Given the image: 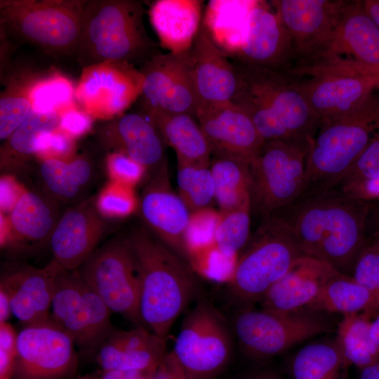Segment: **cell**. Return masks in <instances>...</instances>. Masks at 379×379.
<instances>
[{
  "label": "cell",
  "instance_id": "14",
  "mask_svg": "<svg viewBox=\"0 0 379 379\" xmlns=\"http://www.w3.org/2000/svg\"><path fill=\"white\" fill-rule=\"evenodd\" d=\"M75 344L51 319L18 333L14 379H67L78 366Z\"/></svg>",
  "mask_w": 379,
  "mask_h": 379
},
{
  "label": "cell",
  "instance_id": "9",
  "mask_svg": "<svg viewBox=\"0 0 379 379\" xmlns=\"http://www.w3.org/2000/svg\"><path fill=\"white\" fill-rule=\"evenodd\" d=\"M311 140H273L263 144L250 162L251 211L262 218L281 211L300 197Z\"/></svg>",
  "mask_w": 379,
  "mask_h": 379
},
{
  "label": "cell",
  "instance_id": "49",
  "mask_svg": "<svg viewBox=\"0 0 379 379\" xmlns=\"http://www.w3.org/2000/svg\"><path fill=\"white\" fill-rule=\"evenodd\" d=\"M337 189L364 202L379 201V176L350 182Z\"/></svg>",
  "mask_w": 379,
  "mask_h": 379
},
{
  "label": "cell",
  "instance_id": "32",
  "mask_svg": "<svg viewBox=\"0 0 379 379\" xmlns=\"http://www.w3.org/2000/svg\"><path fill=\"white\" fill-rule=\"evenodd\" d=\"M58 124L57 112L32 111L1 146V173L15 175L25 171L31 161L36 159L41 138L56 129Z\"/></svg>",
  "mask_w": 379,
  "mask_h": 379
},
{
  "label": "cell",
  "instance_id": "18",
  "mask_svg": "<svg viewBox=\"0 0 379 379\" xmlns=\"http://www.w3.org/2000/svg\"><path fill=\"white\" fill-rule=\"evenodd\" d=\"M302 60L347 62L379 70V27L364 1H345L327 42Z\"/></svg>",
  "mask_w": 379,
  "mask_h": 379
},
{
  "label": "cell",
  "instance_id": "27",
  "mask_svg": "<svg viewBox=\"0 0 379 379\" xmlns=\"http://www.w3.org/2000/svg\"><path fill=\"white\" fill-rule=\"evenodd\" d=\"M166 341L145 327L114 329L98 350L95 360L102 371L154 372L168 352Z\"/></svg>",
  "mask_w": 379,
  "mask_h": 379
},
{
  "label": "cell",
  "instance_id": "3",
  "mask_svg": "<svg viewBox=\"0 0 379 379\" xmlns=\"http://www.w3.org/2000/svg\"><path fill=\"white\" fill-rule=\"evenodd\" d=\"M235 66L239 86L232 102L247 112L265 142L314 137L319 121L288 74Z\"/></svg>",
  "mask_w": 379,
  "mask_h": 379
},
{
  "label": "cell",
  "instance_id": "29",
  "mask_svg": "<svg viewBox=\"0 0 379 379\" xmlns=\"http://www.w3.org/2000/svg\"><path fill=\"white\" fill-rule=\"evenodd\" d=\"M201 1L159 0L149 11L161 45L169 52L188 51L201 24Z\"/></svg>",
  "mask_w": 379,
  "mask_h": 379
},
{
  "label": "cell",
  "instance_id": "17",
  "mask_svg": "<svg viewBox=\"0 0 379 379\" xmlns=\"http://www.w3.org/2000/svg\"><path fill=\"white\" fill-rule=\"evenodd\" d=\"M138 211L146 229L184 259L188 252L192 213L172 189L167 160L152 173L142 191Z\"/></svg>",
  "mask_w": 379,
  "mask_h": 379
},
{
  "label": "cell",
  "instance_id": "61",
  "mask_svg": "<svg viewBox=\"0 0 379 379\" xmlns=\"http://www.w3.org/2000/svg\"><path fill=\"white\" fill-rule=\"evenodd\" d=\"M378 89L379 90V86H378Z\"/></svg>",
  "mask_w": 379,
  "mask_h": 379
},
{
  "label": "cell",
  "instance_id": "45",
  "mask_svg": "<svg viewBox=\"0 0 379 379\" xmlns=\"http://www.w3.org/2000/svg\"><path fill=\"white\" fill-rule=\"evenodd\" d=\"M105 168L109 180L132 187L144 178L147 171L144 166L120 152H107Z\"/></svg>",
  "mask_w": 379,
  "mask_h": 379
},
{
  "label": "cell",
  "instance_id": "15",
  "mask_svg": "<svg viewBox=\"0 0 379 379\" xmlns=\"http://www.w3.org/2000/svg\"><path fill=\"white\" fill-rule=\"evenodd\" d=\"M143 77L134 65L104 62L83 67L75 99L95 119L109 121L121 115L142 94Z\"/></svg>",
  "mask_w": 379,
  "mask_h": 379
},
{
  "label": "cell",
  "instance_id": "1",
  "mask_svg": "<svg viewBox=\"0 0 379 379\" xmlns=\"http://www.w3.org/2000/svg\"><path fill=\"white\" fill-rule=\"evenodd\" d=\"M370 203L329 188L300 197L276 213L292 230L302 253L351 277L368 237Z\"/></svg>",
  "mask_w": 379,
  "mask_h": 379
},
{
  "label": "cell",
  "instance_id": "13",
  "mask_svg": "<svg viewBox=\"0 0 379 379\" xmlns=\"http://www.w3.org/2000/svg\"><path fill=\"white\" fill-rule=\"evenodd\" d=\"M78 270L112 313L120 314L136 327L147 328L140 310L137 265L126 238L112 239L97 248Z\"/></svg>",
  "mask_w": 379,
  "mask_h": 379
},
{
  "label": "cell",
  "instance_id": "22",
  "mask_svg": "<svg viewBox=\"0 0 379 379\" xmlns=\"http://www.w3.org/2000/svg\"><path fill=\"white\" fill-rule=\"evenodd\" d=\"M345 1L274 0L272 4L287 31L299 61L317 53L331 36Z\"/></svg>",
  "mask_w": 379,
  "mask_h": 379
},
{
  "label": "cell",
  "instance_id": "40",
  "mask_svg": "<svg viewBox=\"0 0 379 379\" xmlns=\"http://www.w3.org/2000/svg\"><path fill=\"white\" fill-rule=\"evenodd\" d=\"M251 213L250 199L233 209L221 212L214 230L213 241L222 256L231 258L247 244L251 237Z\"/></svg>",
  "mask_w": 379,
  "mask_h": 379
},
{
  "label": "cell",
  "instance_id": "2",
  "mask_svg": "<svg viewBox=\"0 0 379 379\" xmlns=\"http://www.w3.org/2000/svg\"><path fill=\"white\" fill-rule=\"evenodd\" d=\"M140 284V310L147 328L167 340L175 321L199 292L194 271L146 228L126 237Z\"/></svg>",
  "mask_w": 379,
  "mask_h": 379
},
{
  "label": "cell",
  "instance_id": "52",
  "mask_svg": "<svg viewBox=\"0 0 379 379\" xmlns=\"http://www.w3.org/2000/svg\"><path fill=\"white\" fill-rule=\"evenodd\" d=\"M154 373L137 371H104L98 379H151Z\"/></svg>",
  "mask_w": 379,
  "mask_h": 379
},
{
  "label": "cell",
  "instance_id": "53",
  "mask_svg": "<svg viewBox=\"0 0 379 379\" xmlns=\"http://www.w3.org/2000/svg\"><path fill=\"white\" fill-rule=\"evenodd\" d=\"M367 236L371 237L379 244V207L370 203L366 222Z\"/></svg>",
  "mask_w": 379,
  "mask_h": 379
},
{
  "label": "cell",
  "instance_id": "8",
  "mask_svg": "<svg viewBox=\"0 0 379 379\" xmlns=\"http://www.w3.org/2000/svg\"><path fill=\"white\" fill-rule=\"evenodd\" d=\"M288 74L319 123L356 109L379 86V70L345 62L300 63Z\"/></svg>",
  "mask_w": 379,
  "mask_h": 379
},
{
  "label": "cell",
  "instance_id": "58",
  "mask_svg": "<svg viewBox=\"0 0 379 379\" xmlns=\"http://www.w3.org/2000/svg\"><path fill=\"white\" fill-rule=\"evenodd\" d=\"M244 379H281L276 374L269 371H260L245 378Z\"/></svg>",
  "mask_w": 379,
  "mask_h": 379
},
{
  "label": "cell",
  "instance_id": "20",
  "mask_svg": "<svg viewBox=\"0 0 379 379\" xmlns=\"http://www.w3.org/2000/svg\"><path fill=\"white\" fill-rule=\"evenodd\" d=\"M106 227L105 219L95 208V197L69 207L50 239L53 259L63 270L79 269L97 249Z\"/></svg>",
  "mask_w": 379,
  "mask_h": 379
},
{
  "label": "cell",
  "instance_id": "16",
  "mask_svg": "<svg viewBox=\"0 0 379 379\" xmlns=\"http://www.w3.org/2000/svg\"><path fill=\"white\" fill-rule=\"evenodd\" d=\"M190 48L181 53L158 52L142 64V105L195 117L197 100Z\"/></svg>",
  "mask_w": 379,
  "mask_h": 379
},
{
  "label": "cell",
  "instance_id": "43",
  "mask_svg": "<svg viewBox=\"0 0 379 379\" xmlns=\"http://www.w3.org/2000/svg\"><path fill=\"white\" fill-rule=\"evenodd\" d=\"M350 277L379 298V244L371 237H368Z\"/></svg>",
  "mask_w": 379,
  "mask_h": 379
},
{
  "label": "cell",
  "instance_id": "6",
  "mask_svg": "<svg viewBox=\"0 0 379 379\" xmlns=\"http://www.w3.org/2000/svg\"><path fill=\"white\" fill-rule=\"evenodd\" d=\"M302 255L292 230L280 215L262 217L234 265L230 299L238 310L251 308Z\"/></svg>",
  "mask_w": 379,
  "mask_h": 379
},
{
  "label": "cell",
  "instance_id": "25",
  "mask_svg": "<svg viewBox=\"0 0 379 379\" xmlns=\"http://www.w3.org/2000/svg\"><path fill=\"white\" fill-rule=\"evenodd\" d=\"M100 146L107 152L123 153L155 172L167 159L165 143L152 122L139 113L124 114L97 130Z\"/></svg>",
  "mask_w": 379,
  "mask_h": 379
},
{
  "label": "cell",
  "instance_id": "37",
  "mask_svg": "<svg viewBox=\"0 0 379 379\" xmlns=\"http://www.w3.org/2000/svg\"><path fill=\"white\" fill-rule=\"evenodd\" d=\"M347 364L335 339L307 345L295 355L292 363L294 379H337Z\"/></svg>",
  "mask_w": 379,
  "mask_h": 379
},
{
  "label": "cell",
  "instance_id": "56",
  "mask_svg": "<svg viewBox=\"0 0 379 379\" xmlns=\"http://www.w3.org/2000/svg\"><path fill=\"white\" fill-rule=\"evenodd\" d=\"M359 379H379V363L362 368Z\"/></svg>",
  "mask_w": 379,
  "mask_h": 379
},
{
  "label": "cell",
  "instance_id": "28",
  "mask_svg": "<svg viewBox=\"0 0 379 379\" xmlns=\"http://www.w3.org/2000/svg\"><path fill=\"white\" fill-rule=\"evenodd\" d=\"M59 205L42 192L27 190L7 215L11 231L7 249L32 251L49 244L62 214Z\"/></svg>",
  "mask_w": 379,
  "mask_h": 379
},
{
  "label": "cell",
  "instance_id": "10",
  "mask_svg": "<svg viewBox=\"0 0 379 379\" xmlns=\"http://www.w3.org/2000/svg\"><path fill=\"white\" fill-rule=\"evenodd\" d=\"M322 313L307 308L286 314L262 309L238 310L233 321L234 333L246 354L268 358L314 336L332 332L333 324Z\"/></svg>",
  "mask_w": 379,
  "mask_h": 379
},
{
  "label": "cell",
  "instance_id": "48",
  "mask_svg": "<svg viewBox=\"0 0 379 379\" xmlns=\"http://www.w3.org/2000/svg\"><path fill=\"white\" fill-rule=\"evenodd\" d=\"M0 188V213L8 215L27 190L12 174H2Z\"/></svg>",
  "mask_w": 379,
  "mask_h": 379
},
{
  "label": "cell",
  "instance_id": "23",
  "mask_svg": "<svg viewBox=\"0 0 379 379\" xmlns=\"http://www.w3.org/2000/svg\"><path fill=\"white\" fill-rule=\"evenodd\" d=\"M61 269L52 259L41 268L21 265L2 271L0 289L9 298L13 315L25 326L51 319L55 280Z\"/></svg>",
  "mask_w": 379,
  "mask_h": 379
},
{
  "label": "cell",
  "instance_id": "51",
  "mask_svg": "<svg viewBox=\"0 0 379 379\" xmlns=\"http://www.w3.org/2000/svg\"><path fill=\"white\" fill-rule=\"evenodd\" d=\"M17 346L0 345V379H14Z\"/></svg>",
  "mask_w": 379,
  "mask_h": 379
},
{
  "label": "cell",
  "instance_id": "7",
  "mask_svg": "<svg viewBox=\"0 0 379 379\" xmlns=\"http://www.w3.org/2000/svg\"><path fill=\"white\" fill-rule=\"evenodd\" d=\"M87 1L1 0L0 27L48 55L77 53Z\"/></svg>",
  "mask_w": 379,
  "mask_h": 379
},
{
  "label": "cell",
  "instance_id": "33",
  "mask_svg": "<svg viewBox=\"0 0 379 379\" xmlns=\"http://www.w3.org/2000/svg\"><path fill=\"white\" fill-rule=\"evenodd\" d=\"M305 308L323 313L347 314L379 312V298L354 281L339 273L321 289Z\"/></svg>",
  "mask_w": 379,
  "mask_h": 379
},
{
  "label": "cell",
  "instance_id": "35",
  "mask_svg": "<svg viewBox=\"0 0 379 379\" xmlns=\"http://www.w3.org/2000/svg\"><path fill=\"white\" fill-rule=\"evenodd\" d=\"M377 313L345 314L338 324L336 340L346 364L362 369L379 363V348L371 335V319Z\"/></svg>",
  "mask_w": 379,
  "mask_h": 379
},
{
  "label": "cell",
  "instance_id": "11",
  "mask_svg": "<svg viewBox=\"0 0 379 379\" xmlns=\"http://www.w3.org/2000/svg\"><path fill=\"white\" fill-rule=\"evenodd\" d=\"M111 314L79 270H60L55 280L51 319L86 355L95 354L115 329Z\"/></svg>",
  "mask_w": 379,
  "mask_h": 379
},
{
  "label": "cell",
  "instance_id": "50",
  "mask_svg": "<svg viewBox=\"0 0 379 379\" xmlns=\"http://www.w3.org/2000/svg\"><path fill=\"white\" fill-rule=\"evenodd\" d=\"M151 379H189L173 351L167 352Z\"/></svg>",
  "mask_w": 379,
  "mask_h": 379
},
{
  "label": "cell",
  "instance_id": "55",
  "mask_svg": "<svg viewBox=\"0 0 379 379\" xmlns=\"http://www.w3.org/2000/svg\"><path fill=\"white\" fill-rule=\"evenodd\" d=\"M364 6L379 27V0L364 1Z\"/></svg>",
  "mask_w": 379,
  "mask_h": 379
},
{
  "label": "cell",
  "instance_id": "44",
  "mask_svg": "<svg viewBox=\"0 0 379 379\" xmlns=\"http://www.w3.org/2000/svg\"><path fill=\"white\" fill-rule=\"evenodd\" d=\"M379 176V135L331 188L340 187L355 181Z\"/></svg>",
  "mask_w": 379,
  "mask_h": 379
},
{
  "label": "cell",
  "instance_id": "5",
  "mask_svg": "<svg viewBox=\"0 0 379 379\" xmlns=\"http://www.w3.org/2000/svg\"><path fill=\"white\" fill-rule=\"evenodd\" d=\"M378 135L379 95L375 92L352 111L320 121L309 145L300 197L331 188Z\"/></svg>",
  "mask_w": 379,
  "mask_h": 379
},
{
  "label": "cell",
  "instance_id": "31",
  "mask_svg": "<svg viewBox=\"0 0 379 379\" xmlns=\"http://www.w3.org/2000/svg\"><path fill=\"white\" fill-rule=\"evenodd\" d=\"M38 161L41 192L59 204L75 201L93 180L94 166L86 154H77L69 160Z\"/></svg>",
  "mask_w": 379,
  "mask_h": 379
},
{
  "label": "cell",
  "instance_id": "39",
  "mask_svg": "<svg viewBox=\"0 0 379 379\" xmlns=\"http://www.w3.org/2000/svg\"><path fill=\"white\" fill-rule=\"evenodd\" d=\"M178 194L191 213L206 208L215 200L210 166L177 159Z\"/></svg>",
  "mask_w": 379,
  "mask_h": 379
},
{
  "label": "cell",
  "instance_id": "21",
  "mask_svg": "<svg viewBox=\"0 0 379 379\" xmlns=\"http://www.w3.org/2000/svg\"><path fill=\"white\" fill-rule=\"evenodd\" d=\"M195 117L213 155L251 161L265 143L247 112L234 102L199 107Z\"/></svg>",
  "mask_w": 379,
  "mask_h": 379
},
{
  "label": "cell",
  "instance_id": "36",
  "mask_svg": "<svg viewBox=\"0 0 379 379\" xmlns=\"http://www.w3.org/2000/svg\"><path fill=\"white\" fill-rule=\"evenodd\" d=\"M37 74L21 69L6 77L0 95V140H6L32 112L30 91Z\"/></svg>",
  "mask_w": 379,
  "mask_h": 379
},
{
  "label": "cell",
  "instance_id": "54",
  "mask_svg": "<svg viewBox=\"0 0 379 379\" xmlns=\"http://www.w3.org/2000/svg\"><path fill=\"white\" fill-rule=\"evenodd\" d=\"M12 314L9 298L3 290L0 289V323L8 322Z\"/></svg>",
  "mask_w": 379,
  "mask_h": 379
},
{
  "label": "cell",
  "instance_id": "47",
  "mask_svg": "<svg viewBox=\"0 0 379 379\" xmlns=\"http://www.w3.org/2000/svg\"><path fill=\"white\" fill-rule=\"evenodd\" d=\"M58 127L76 140L89 133L95 119L76 102L58 113Z\"/></svg>",
  "mask_w": 379,
  "mask_h": 379
},
{
  "label": "cell",
  "instance_id": "46",
  "mask_svg": "<svg viewBox=\"0 0 379 379\" xmlns=\"http://www.w3.org/2000/svg\"><path fill=\"white\" fill-rule=\"evenodd\" d=\"M77 155V140L58 127L41 138L36 159L69 160Z\"/></svg>",
  "mask_w": 379,
  "mask_h": 379
},
{
  "label": "cell",
  "instance_id": "34",
  "mask_svg": "<svg viewBox=\"0 0 379 379\" xmlns=\"http://www.w3.org/2000/svg\"><path fill=\"white\" fill-rule=\"evenodd\" d=\"M250 162L233 156H212L210 168L215 200L221 212L233 209L250 199Z\"/></svg>",
  "mask_w": 379,
  "mask_h": 379
},
{
  "label": "cell",
  "instance_id": "60",
  "mask_svg": "<svg viewBox=\"0 0 379 379\" xmlns=\"http://www.w3.org/2000/svg\"><path fill=\"white\" fill-rule=\"evenodd\" d=\"M373 204H375V205H377V206L379 207V201H378V202H373Z\"/></svg>",
  "mask_w": 379,
  "mask_h": 379
},
{
  "label": "cell",
  "instance_id": "57",
  "mask_svg": "<svg viewBox=\"0 0 379 379\" xmlns=\"http://www.w3.org/2000/svg\"><path fill=\"white\" fill-rule=\"evenodd\" d=\"M371 337L379 348V312L376 314V316L371 325Z\"/></svg>",
  "mask_w": 379,
  "mask_h": 379
},
{
  "label": "cell",
  "instance_id": "41",
  "mask_svg": "<svg viewBox=\"0 0 379 379\" xmlns=\"http://www.w3.org/2000/svg\"><path fill=\"white\" fill-rule=\"evenodd\" d=\"M30 99L32 111L59 113L75 103V86L73 82L58 71L34 79Z\"/></svg>",
  "mask_w": 379,
  "mask_h": 379
},
{
  "label": "cell",
  "instance_id": "59",
  "mask_svg": "<svg viewBox=\"0 0 379 379\" xmlns=\"http://www.w3.org/2000/svg\"><path fill=\"white\" fill-rule=\"evenodd\" d=\"M98 377L99 375H87L77 378L74 379H98Z\"/></svg>",
  "mask_w": 379,
  "mask_h": 379
},
{
  "label": "cell",
  "instance_id": "12",
  "mask_svg": "<svg viewBox=\"0 0 379 379\" xmlns=\"http://www.w3.org/2000/svg\"><path fill=\"white\" fill-rule=\"evenodd\" d=\"M189 379H216L232 354V338L222 314L206 300L185 314L172 350Z\"/></svg>",
  "mask_w": 379,
  "mask_h": 379
},
{
  "label": "cell",
  "instance_id": "19",
  "mask_svg": "<svg viewBox=\"0 0 379 379\" xmlns=\"http://www.w3.org/2000/svg\"><path fill=\"white\" fill-rule=\"evenodd\" d=\"M234 55L244 66L284 73L295 58L291 38L278 15L258 3L248 11L243 38Z\"/></svg>",
  "mask_w": 379,
  "mask_h": 379
},
{
  "label": "cell",
  "instance_id": "42",
  "mask_svg": "<svg viewBox=\"0 0 379 379\" xmlns=\"http://www.w3.org/2000/svg\"><path fill=\"white\" fill-rule=\"evenodd\" d=\"M95 205L105 220L120 219L138 211L139 199L134 187L109 180L95 196Z\"/></svg>",
  "mask_w": 379,
  "mask_h": 379
},
{
  "label": "cell",
  "instance_id": "4",
  "mask_svg": "<svg viewBox=\"0 0 379 379\" xmlns=\"http://www.w3.org/2000/svg\"><path fill=\"white\" fill-rule=\"evenodd\" d=\"M145 8L135 0H88L77 50L83 67L104 62L142 64L158 53L147 34Z\"/></svg>",
  "mask_w": 379,
  "mask_h": 379
},
{
  "label": "cell",
  "instance_id": "30",
  "mask_svg": "<svg viewBox=\"0 0 379 379\" xmlns=\"http://www.w3.org/2000/svg\"><path fill=\"white\" fill-rule=\"evenodd\" d=\"M143 111L158 130L164 143L174 149L177 159L210 166L211 149L194 117L145 105Z\"/></svg>",
  "mask_w": 379,
  "mask_h": 379
},
{
  "label": "cell",
  "instance_id": "24",
  "mask_svg": "<svg viewBox=\"0 0 379 379\" xmlns=\"http://www.w3.org/2000/svg\"><path fill=\"white\" fill-rule=\"evenodd\" d=\"M190 51L197 109L232 102L239 86L237 69L203 22Z\"/></svg>",
  "mask_w": 379,
  "mask_h": 379
},
{
  "label": "cell",
  "instance_id": "38",
  "mask_svg": "<svg viewBox=\"0 0 379 379\" xmlns=\"http://www.w3.org/2000/svg\"><path fill=\"white\" fill-rule=\"evenodd\" d=\"M241 4L242 1H210L203 22L213 40L227 55L234 54L243 38L248 12L239 14Z\"/></svg>",
  "mask_w": 379,
  "mask_h": 379
},
{
  "label": "cell",
  "instance_id": "26",
  "mask_svg": "<svg viewBox=\"0 0 379 379\" xmlns=\"http://www.w3.org/2000/svg\"><path fill=\"white\" fill-rule=\"evenodd\" d=\"M339 273L325 262L302 255L258 302L262 310L278 314L305 308L323 286Z\"/></svg>",
  "mask_w": 379,
  "mask_h": 379
}]
</instances>
